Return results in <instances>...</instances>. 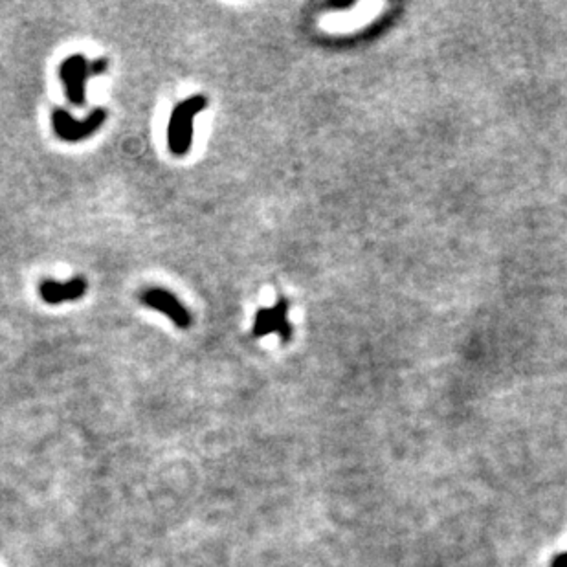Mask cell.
I'll list each match as a JSON object with an SVG mask.
<instances>
[{"instance_id": "cell-7", "label": "cell", "mask_w": 567, "mask_h": 567, "mask_svg": "<svg viewBox=\"0 0 567 567\" xmlns=\"http://www.w3.org/2000/svg\"><path fill=\"white\" fill-rule=\"evenodd\" d=\"M549 567H567V552H562L551 560V566Z\"/></svg>"}, {"instance_id": "cell-4", "label": "cell", "mask_w": 567, "mask_h": 567, "mask_svg": "<svg viewBox=\"0 0 567 567\" xmlns=\"http://www.w3.org/2000/svg\"><path fill=\"white\" fill-rule=\"evenodd\" d=\"M141 302L146 303L147 306H151L155 311L162 312L169 318L171 322L175 323L180 329H187L191 325V314L187 309L178 302V297L173 296L169 290L164 288H149L141 294Z\"/></svg>"}, {"instance_id": "cell-1", "label": "cell", "mask_w": 567, "mask_h": 567, "mask_svg": "<svg viewBox=\"0 0 567 567\" xmlns=\"http://www.w3.org/2000/svg\"><path fill=\"white\" fill-rule=\"evenodd\" d=\"M208 101L204 95H193L189 100L180 101L173 109L167 125V146L169 151L176 156H184L189 153L193 143V123L195 116L204 111Z\"/></svg>"}, {"instance_id": "cell-6", "label": "cell", "mask_w": 567, "mask_h": 567, "mask_svg": "<svg viewBox=\"0 0 567 567\" xmlns=\"http://www.w3.org/2000/svg\"><path fill=\"white\" fill-rule=\"evenodd\" d=\"M283 312H285L283 311V305L277 306V309H272V311L259 312L256 320L257 336L274 331V329H279V323H283Z\"/></svg>"}, {"instance_id": "cell-5", "label": "cell", "mask_w": 567, "mask_h": 567, "mask_svg": "<svg viewBox=\"0 0 567 567\" xmlns=\"http://www.w3.org/2000/svg\"><path fill=\"white\" fill-rule=\"evenodd\" d=\"M40 297L50 305H59L63 302H74L79 300L86 292V279L85 277H74L66 283L57 281H42L39 286Z\"/></svg>"}, {"instance_id": "cell-3", "label": "cell", "mask_w": 567, "mask_h": 567, "mask_svg": "<svg viewBox=\"0 0 567 567\" xmlns=\"http://www.w3.org/2000/svg\"><path fill=\"white\" fill-rule=\"evenodd\" d=\"M107 120V112L103 109H95L85 120H74L65 109H56L52 114V127L61 140L81 141L94 134Z\"/></svg>"}, {"instance_id": "cell-2", "label": "cell", "mask_w": 567, "mask_h": 567, "mask_svg": "<svg viewBox=\"0 0 567 567\" xmlns=\"http://www.w3.org/2000/svg\"><path fill=\"white\" fill-rule=\"evenodd\" d=\"M107 59H98L94 63H88L85 56L76 54L65 59L61 65L59 76L65 83L66 98L76 107H83L86 103V83L94 76L103 74L107 68Z\"/></svg>"}]
</instances>
